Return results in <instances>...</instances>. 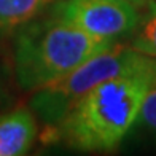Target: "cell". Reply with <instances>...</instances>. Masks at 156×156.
I'll return each mask as SVG.
<instances>
[{
    "label": "cell",
    "instance_id": "cell-1",
    "mask_svg": "<svg viewBox=\"0 0 156 156\" xmlns=\"http://www.w3.org/2000/svg\"><path fill=\"white\" fill-rule=\"evenodd\" d=\"M156 81L153 73L119 75L89 89L54 129L56 137L83 151L116 148L136 123L140 104Z\"/></svg>",
    "mask_w": 156,
    "mask_h": 156
},
{
    "label": "cell",
    "instance_id": "cell-2",
    "mask_svg": "<svg viewBox=\"0 0 156 156\" xmlns=\"http://www.w3.org/2000/svg\"><path fill=\"white\" fill-rule=\"evenodd\" d=\"M112 43V40L97 38L54 13L46 19L35 18L15 37L16 81L23 89L35 93L73 72Z\"/></svg>",
    "mask_w": 156,
    "mask_h": 156
},
{
    "label": "cell",
    "instance_id": "cell-3",
    "mask_svg": "<svg viewBox=\"0 0 156 156\" xmlns=\"http://www.w3.org/2000/svg\"><path fill=\"white\" fill-rule=\"evenodd\" d=\"M129 73L156 75V58L127 45L112 43L64 78L35 91L30 107L48 127H56L89 89L105 80Z\"/></svg>",
    "mask_w": 156,
    "mask_h": 156
},
{
    "label": "cell",
    "instance_id": "cell-4",
    "mask_svg": "<svg viewBox=\"0 0 156 156\" xmlns=\"http://www.w3.org/2000/svg\"><path fill=\"white\" fill-rule=\"evenodd\" d=\"M53 13L105 40L134 32L140 21L137 8L126 0H61Z\"/></svg>",
    "mask_w": 156,
    "mask_h": 156
},
{
    "label": "cell",
    "instance_id": "cell-5",
    "mask_svg": "<svg viewBox=\"0 0 156 156\" xmlns=\"http://www.w3.org/2000/svg\"><path fill=\"white\" fill-rule=\"evenodd\" d=\"M35 137L37 121L27 107H18L0 116V156L26 154Z\"/></svg>",
    "mask_w": 156,
    "mask_h": 156
},
{
    "label": "cell",
    "instance_id": "cell-6",
    "mask_svg": "<svg viewBox=\"0 0 156 156\" xmlns=\"http://www.w3.org/2000/svg\"><path fill=\"white\" fill-rule=\"evenodd\" d=\"M54 3L56 0H0V40L15 35Z\"/></svg>",
    "mask_w": 156,
    "mask_h": 156
},
{
    "label": "cell",
    "instance_id": "cell-7",
    "mask_svg": "<svg viewBox=\"0 0 156 156\" xmlns=\"http://www.w3.org/2000/svg\"><path fill=\"white\" fill-rule=\"evenodd\" d=\"M136 29L137 32L129 46L142 54L156 58V0L148 2V15L142 23L139 21Z\"/></svg>",
    "mask_w": 156,
    "mask_h": 156
},
{
    "label": "cell",
    "instance_id": "cell-8",
    "mask_svg": "<svg viewBox=\"0 0 156 156\" xmlns=\"http://www.w3.org/2000/svg\"><path fill=\"white\" fill-rule=\"evenodd\" d=\"M136 123L156 134V81L148 88L144 101L140 104V110L136 118Z\"/></svg>",
    "mask_w": 156,
    "mask_h": 156
},
{
    "label": "cell",
    "instance_id": "cell-9",
    "mask_svg": "<svg viewBox=\"0 0 156 156\" xmlns=\"http://www.w3.org/2000/svg\"><path fill=\"white\" fill-rule=\"evenodd\" d=\"M126 2H129L131 5H134V6L139 10V8H144L145 5H148V2H150V0H126Z\"/></svg>",
    "mask_w": 156,
    "mask_h": 156
}]
</instances>
